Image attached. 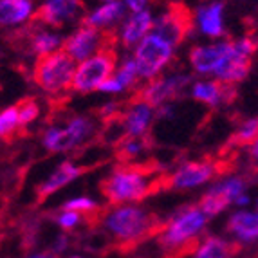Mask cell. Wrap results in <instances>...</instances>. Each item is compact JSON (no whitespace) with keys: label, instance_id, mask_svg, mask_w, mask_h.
<instances>
[{"label":"cell","instance_id":"e0dca14e","mask_svg":"<svg viewBox=\"0 0 258 258\" xmlns=\"http://www.w3.org/2000/svg\"><path fill=\"white\" fill-rule=\"evenodd\" d=\"M155 117H157V108L138 96L123 108V114L119 117L121 132L125 138H145L150 132Z\"/></svg>","mask_w":258,"mask_h":258},{"label":"cell","instance_id":"83f0119b","mask_svg":"<svg viewBox=\"0 0 258 258\" xmlns=\"http://www.w3.org/2000/svg\"><path fill=\"white\" fill-rule=\"evenodd\" d=\"M61 208L78 211V213H82V215H85V217L94 215V213H98V211L101 210L99 203L94 197H91V195H76V197L67 199V201L61 204Z\"/></svg>","mask_w":258,"mask_h":258},{"label":"cell","instance_id":"5b68a950","mask_svg":"<svg viewBox=\"0 0 258 258\" xmlns=\"http://www.w3.org/2000/svg\"><path fill=\"white\" fill-rule=\"evenodd\" d=\"M96 134L92 117L83 114L69 116L61 123H51L42 132V147L49 154H69L83 147Z\"/></svg>","mask_w":258,"mask_h":258},{"label":"cell","instance_id":"603a6c76","mask_svg":"<svg viewBox=\"0 0 258 258\" xmlns=\"http://www.w3.org/2000/svg\"><path fill=\"white\" fill-rule=\"evenodd\" d=\"M226 231L235 238L237 244H253L258 242V211L237 210L229 215Z\"/></svg>","mask_w":258,"mask_h":258},{"label":"cell","instance_id":"7402d4cb","mask_svg":"<svg viewBox=\"0 0 258 258\" xmlns=\"http://www.w3.org/2000/svg\"><path fill=\"white\" fill-rule=\"evenodd\" d=\"M38 6L35 0H0V24L6 29H18L36 20Z\"/></svg>","mask_w":258,"mask_h":258},{"label":"cell","instance_id":"4dcf8cb0","mask_svg":"<svg viewBox=\"0 0 258 258\" xmlns=\"http://www.w3.org/2000/svg\"><path fill=\"white\" fill-rule=\"evenodd\" d=\"M18 110H20V121L24 128L38 121L40 114H42V107L36 99H24L22 103H18Z\"/></svg>","mask_w":258,"mask_h":258},{"label":"cell","instance_id":"8d00e7d4","mask_svg":"<svg viewBox=\"0 0 258 258\" xmlns=\"http://www.w3.org/2000/svg\"><path fill=\"white\" fill-rule=\"evenodd\" d=\"M249 154H251V159H253L254 163L258 164V139L249 147Z\"/></svg>","mask_w":258,"mask_h":258},{"label":"cell","instance_id":"60d3db41","mask_svg":"<svg viewBox=\"0 0 258 258\" xmlns=\"http://www.w3.org/2000/svg\"><path fill=\"white\" fill-rule=\"evenodd\" d=\"M254 38H256V42H258V35H256V36H254Z\"/></svg>","mask_w":258,"mask_h":258},{"label":"cell","instance_id":"4316f807","mask_svg":"<svg viewBox=\"0 0 258 258\" xmlns=\"http://www.w3.org/2000/svg\"><path fill=\"white\" fill-rule=\"evenodd\" d=\"M258 139V117H247L233 134V143L238 147H251Z\"/></svg>","mask_w":258,"mask_h":258},{"label":"cell","instance_id":"f546056e","mask_svg":"<svg viewBox=\"0 0 258 258\" xmlns=\"http://www.w3.org/2000/svg\"><path fill=\"white\" fill-rule=\"evenodd\" d=\"M147 150L145 138H125L119 143V155L125 161H134L141 157Z\"/></svg>","mask_w":258,"mask_h":258},{"label":"cell","instance_id":"30bf717a","mask_svg":"<svg viewBox=\"0 0 258 258\" xmlns=\"http://www.w3.org/2000/svg\"><path fill=\"white\" fill-rule=\"evenodd\" d=\"M87 17L83 0H42L38 4L36 20L52 29H67L83 24Z\"/></svg>","mask_w":258,"mask_h":258},{"label":"cell","instance_id":"f1b7e54d","mask_svg":"<svg viewBox=\"0 0 258 258\" xmlns=\"http://www.w3.org/2000/svg\"><path fill=\"white\" fill-rule=\"evenodd\" d=\"M54 222L56 226L61 229V231H73V229L80 228L83 222H85V215L78 213V211L73 210H65V208H60V210L54 213Z\"/></svg>","mask_w":258,"mask_h":258},{"label":"cell","instance_id":"d6a6232c","mask_svg":"<svg viewBox=\"0 0 258 258\" xmlns=\"http://www.w3.org/2000/svg\"><path fill=\"white\" fill-rule=\"evenodd\" d=\"M67 247H69V237L67 235H58V237L54 238V242H52V247H51V251L52 253H56L58 256L60 254H63L65 251H67Z\"/></svg>","mask_w":258,"mask_h":258},{"label":"cell","instance_id":"8992f818","mask_svg":"<svg viewBox=\"0 0 258 258\" xmlns=\"http://www.w3.org/2000/svg\"><path fill=\"white\" fill-rule=\"evenodd\" d=\"M175 45L161 38L159 35H155L154 31L143 42H139L130 54L138 65L143 83H148L155 78L163 76L164 71L170 67V63L175 58Z\"/></svg>","mask_w":258,"mask_h":258},{"label":"cell","instance_id":"6da1fadb","mask_svg":"<svg viewBox=\"0 0 258 258\" xmlns=\"http://www.w3.org/2000/svg\"><path fill=\"white\" fill-rule=\"evenodd\" d=\"M157 188L155 173L139 164L123 163L110 170L101 182V194L110 206L138 204L152 195Z\"/></svg>","mask_w":258,"mask_h":258},{"label":"cell","instance_id":"ffe728a7","mask_svg":"<svg viewBox=\"0 0 258 258\" xmlns=\"http://www.w3.org/2000/svg\"><path fill=\"white\" fill-rule=\"evenodd\" d=\"M128 15L123 0H112V2H99L96 8H92L85 17V24L94 26L98 29L105 31L108 35H114L119 24Z\"/></svg>","mask_w":258,"mask_h":258},{"label":"cell","instance_id":"5bb4252c","mask_svg":"<svg viewBox=\"0 0 258 258\" xmlns=\"http://www.w3.org/2000/svg\"><path fill=\"white\" fill-rule=\"evenodd\" d=\"M194 29V18L181 6H170L163 13L155 15L154 33L179 47Z\"/></svg>","mask_w":258,"mask_h":258},{"label":"cell","instance_id":"7a4b0ae2","mask_svg":"<svg viewBox=\"0 0 258 258\" xmlns=\"http://www.w3.org/2000/svg\"><path fill=\"white\" fill-rule=\"evenodd\" d=\"M210 217L201 206H184L166 220L159 231V245L168 254H181L182 251L197 247L203 240Z\"/></svg>","mask_w":258,"mask_h":258},{"label":"cell","instance_id":"ac0fdd59","mask_svg":"<svg viewBox=\"0 0 258 258\" xmlns=\"http://www.w3.org/2000/svg\"><path fill=\"white\" fill-rule=\"evenodd\" d=\"M139 85H143V80L139 76L138 65L134 61L132 54L121 56L116 73H114V76L110 80H107L103 83V87L99 89V94L116 98V96L128 94L132 91H139L141 89Z\"/></svg>","mask_w":258,"mask_h":258},{"label":"cell","instance_id":"9c48e42d","mask_svg":"<svg viewBox=\"0 0 258 258\" xmlns=\"http://www.w3.org/2000/svg\"><path fill=\"white\" fill-rule=\"evenodd\" d=\"M112 35L105 31L98 29L89 24H80L74 29H71L69 35H65V45L63 51L73 58L76 63L105 51L112 45Z\"/></svg>","mask_w":258,"mask_h":258},{"label":"cell","instance_id":"d6986e66","mask_svg":"<svg viewBox=\"0 0 258 258\" xmlns=\"http://www.w3.org/2000/svg\"><path fill=\"white\" fill-rule=\"evenodd\" d=\"M189 98L210 108H219L229 103L233 98V87L219 82L215 78H197L188 89Z\"/></svg>","mask_w":258,"mask_h":258},{"label":"cell","instance_id":"d590c367","mask_svg":"<svg viewBox=\"0 0 258 258\" xmlns=\"http://www.w3.org/2000/svg\"><path fill=\"white\" fill-rule=\"evenodd\" d=\"M26 258H60V256L56 253H52V251H38V253L27 254Z\"/></svg>","mask_w":258,"mask_h":258},{"label":"cell","instance_id":"277c9868","mask_svg":"<svg viewBox=\"0 0 258 258\" xmlns=\"http://www.w3.org/2000/svg\"><path fill=\"white\" fill-rule=\"evenodd\" d=\"M76 61L65 51H58L45 58H38L33 65V82L49 98H60L73 91Z\"/></svg>","mask_w":258,"mask_h":258},{"label":"cell","instance_id":"44dd1931","mask_svg":"<svg viewBox=\"0 0 258 258\" xmlns=\"http://www.w3.org/2000/svg\"><path fill=\"white\" fill-rule=\"evenodd\" d=\"M82 173H83V168L74 163V161H69V159L61 161V163L56 164L54 170L40 182L38 195L42 199L51 197V195L58 194L60 189L73 184L74 181H78V179L82 177Z\"/></svg>","mask_w":258,"mask_h":258},{"label":"cell","instance_id":"3957f363","mask_svg":"<svg viewBox=\"0 0 258 258\" xmlns=\"http://www.w3.org/2000/svg\"><path fill=\"white\" fill-rule=\"evenodd\" d=\"M101 224L105 231L119 244H136L152 235L157 226L155 217L139 204L110 206L101 217Z\"/></svg>","mask_w":258,"mask_h":258},{"label":"cell","instance_id":"d4e9b609","mask_svg":"<svg viewBox=\"0 0 258 258\" xmlns=\"http://www.w3.org/2000/svg\"><path fill=\"white\" fill-rule=\"evenodd\" d=\"M237 251V242L210 235L197 244V247L194 249V258H233Z\"/></svg>","mask_w":258,"mask_h":258},{"label":"cell","instance_id":"cb8c5ba5","mask_svg":"<svg viewBox=\"0 0 258 258\" xmlns=\"http://www.w3.org/2000/svg\"><path fill=\"white\" fill-rule=\"evenodd\" d=\"M63 45L65 36L61 35V31L42 26V24H40V27L31 31L29 36H27V49L36 60L54 54L58 51H63Z\"/></svg>","mask_w":258,"mask_h":258},{"label":"cell","instance_id":"f35d334b","mask_svg":"<svg viewBox=\"0 0 258 258\" xmlns=\"http://www.w3.org/2000/svg\"><path fill=\"white\" fill-rule=\"evenodd\" d=\"M254 210L258 211V197H256V201H254Z\"/></svg>","mask_w":258,"mask_h":258},{"label":"cell","instance_id":"2e32d148","mask_svg":"<svg viewBox=\"0 0 258 258\" xmlns=\"http://www.w3.org/2000/svg\"><path fill=\"white\" fill-rule=\"evenodd\" d=\"M154 22L155 15L152 13L150 9L128 11L125 20L121 22L119 27L112 36H114V40L117 42L119 47L132 51L139 42H143L154 31Z\"/></svg>","mask_w":258,"mask_h":258},{"label":"cell","instance_id":"1f68e13d","mask_svg":"<svg viewBox=\"0 0 258 258\" xmlns=\"http://www.w3.org/2000/svg\"><path fill=\"white\" fill-rule=\"evenodd\" d=\"M99 114L103 117H116V116H121L123 110H121V105L112 99V101H108V103H105L103 107L99 108Z\"/></svg>","mask_w":258,"mask_h":258},{"label":"cell","instance_id":"4fadbf2b","mask_svg":"<svg viewBox=\"0 0 258 258\" xmlns=\"http://www.w3.org/2000/svg\"><path fill=\"white\" fill-rule=\"evenodd\" d=\"M219 173V166L210 159L201 161H184L173 170L166 179L168 188L177 191L197 189L201 186L210 184Z\"/></svg>","mask_w":258,"mask_h":258},{"label":"cell","instance_id":"836d02e7","mask_svg":"<svg viewBox=\"0 0 258 258\" xmlns=\"http://www.w3.org/2000/svg\"><path fill=\"white\" fill-rule=\"evenodd\" d=\"M128 11H141V9H148L150 0H123Z\"/></svg>","mask_w":258,"mask_h":258},{"label":"cell","instance_id":"8fae6325","mask_svg":"<svg viewBox=\"0 0 258 258\" xmlns=\"http://www.w3.org/2000/svg\"><path fill=\"white\" fill-rule=\"evenodd\" d=\"M231 51V40L195 43L188 51V65L199 78H215Z\"/></svg>","mask_w":258,"mask_h":258},{"label":"cell","instance_id":"484cf974","mask_svg":"<svg viewBox=\"0 0 258 258\" xmlns=\"http://www.w3.org/2000/svg\"><path fill=\"white\" fill-rule=\"evenodd\" d=\"M22 128L24 126L20 121L18 105H9V107L2 108V112H0V136L4 139H9Z\"/></svg>","mask_w":258,"mask_h":258},{"label":"cell","instance_id":"9a60e30c","mask_svg":"<svg viewBox=\"0 0 258 258\" xmlns=\"http://www.w3.org/2000/svg\"><path fill=\"white\" fill-rule=\"evenodd\" d=\"M194 18V31L203 38L210 40H222L226 35V4L224 0H208L201 4Z\"/></svg>","mask_w":258,"mask_h":258},{"label":"cell","instance_id":"e575fe53","mask_svg":"<svg viewBox=\"0 0 258 258\" xmlns=\"http://www.w3.org/2000/svg\"><path fill=\"white\" fill-rule=\"evenodd\" d=\"M251 204V197H249V194L245 191L244 195H240V197L237 199V203H235V206L238 208V210H247V206Z\"/></svg>","mask_w":258,"mask_h":258},{"label":"cell","instance_id":"7c38bea8","mask_svg":"<svg viewBox=\"0 0 258 258\" xmlns=\"http://www.w3.org/2000/svg\"><path fill=\"white\" fill-rule=\"evenodd\" d=\"M191 78L186 73H164L163 76L155 78L152 82L143 83L139 89V98H143L145 101H148L150 105H154L155 108L163 107V105L172 103L173 99H177L186 89H189L191 85Z\"/></svg>","mask_w":258,"mask_h":258},{"label":"cell","instance_id":"ba28073f","mask_svg":"<svg viewBox=\"0 0 258 258\" xmlns=\"http://www.w3.org/2000/svg\"><path fill=\"white\" fill-rule=\"evenodd\" d=\"M245 191H247V184H245L244 177L235 175V173L224 175L211 182V186L201 197L199 206L210 219H213V217H219L220 213H224L228 208L235 206L237 199L244 195Z\"/></svg>","mask_w":258,"mask_h":258},{"label":"cell","instance_id":"ab89813d","mask_svg":"<svg viewBox=\"0 0 258 258\" xmlns=\"http://www.w3.org/2000/svg\"><path fill=\"white\" fill-rule=\"evenodd\" d=\"M99 2H112V0H99Z\"/></svg>","mask_w":258,"mask_h":258},{"label":"cell","instance_id":"74e56055","mask_svg":"<svg viewBox=\"0 0 258 258\" xmlns=\"http://www.w3.org/2000/svg\"><path fill=\"white\" fill-rule=\"evenodd\" d=\"M69 258H89V256H83V254H71Z\"/></svg>","mask_w":258,"mask_h":258},{"label":"cell","instance_id":"52a82bcc","mask_svg":"<svg viewBox=\"0 0 258 258\" xmlns=\"http://www.w3.org/2000/svg\"><path fill=\"white\" fill-rule=\"evenodd\" d=\"M119 63V54L114 47H107L105 51L87 58L76 65L73 92L76 94H92L99 92L107 80L114 76Z\"/></svg>","mask_w":258,"mask_h":258}]
</instances>
